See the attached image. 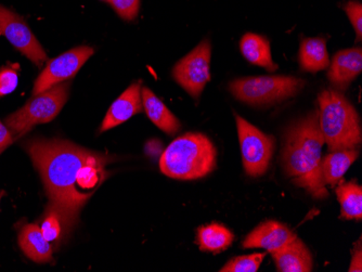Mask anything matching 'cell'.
Listing matches in <instances>:
<instances>
[{
  "label": "cell",
  "mask_w": 362,
  "mask_h": 272,
  "mask_svg": "<svg viewBox=\"0 0 362 272\" xmlns=\"http://www.w3.org/2000/svg\"><path fill=\"white\" fill-rule=\"evenodd\" d=\"M40 231H42L44 237H46L49 243H54L56 245H60L63 237L66 235L65 231L64 223L61 218L59 213L57 212L52 206L47 207L46 213H45L44 219H42V225H40Z\"/></svg>",
  "instance_id": "obj_22"
},
{
  "label": "cell",
  "mask_w": 362,
  "mask_h": 272,
  "mask_svg": "<svg viewBox=\"0 0 362 272\" xmlns=\"http://www.w3.org/2000/svg\"><path fill=\"white\" fill-rule=\"evenodd\" d=\"M217 166V149L209 137L189 133L177 138L163 152V174L179 180H194L211 174Z\"/></svg>",
  "instance_id": "obj_3"
},
{
  "label": "cell",
  "mask_w": 362,
  "mask_h": 272,
  "mask_svg": "<svg viewBox=\"0 0 362 272\" xmlns=\"http://www.w3.org/2000/svg\"><path fill=\"white\" fill-rule=\"evenodd\" d=\"M0 34H3L16 49L23 56L30 59L36 66H42L47 61V54L44 48L23 18L19 14L0 5Z\"/></svg>",
  "instance_id": "obj_9"
},
{
  "label": "cell",
  "mask_w": 362,
  "mask_h": 272,
  "mask_svg": "<svg viewBox=\"0 0 362 272\" xmlns=\"http://www.w3.org/2000/svg\"><path fill=\"white\" fill-rule=\"evenodd\" d=\"M70 86V82H63L34 95L23 107L8 117L6 126L13 138L22 137L34 126L52 121L68 101Z\"/></svg>",
  "instance_id": "obj_5"
},
{
  "label": "cell",
  "mask_w": 362,
  "mask_h": 272,
  "mask_svg": "<svg viewBox=\"0 0 362 272\" xmlns=\"http://www.w3.org/2000/svg\"><path fill=\"white\" fill-rule=\"evenodd\" d=\"M323 145L318 109L291 124L282 142L281 161L286 177L318 200L329 196L321 172Z\"/></svg>",
  "instance_id": "obj_2"
},
{
  "label": "cell",
  "mask_w": 362,
  "mask_h": 272,
  "mask_svg": "<svg viewBox=\"0 0 362 272\" xmlns=\"http://www.w3.org/2000/svg\"><path fill=\"white\" fill-rule=\"evenodd\" d=\"M319 127L330 151L358 149L361 124L357 111L341 93L327 89L319 95Z\"/></svg>",
  "instance_id": "obj_4"
},
{
  "label": "cell",
  "mask_w": 362,
  "mask_h": 272,
  "mask_svg": "<svg viewBox=\"0 0 362 272\" xmlns=\"http://www.w3.org/2000/svg\"><path fill=\"white\" fill-rule=\"evenodd\" d=\"M335 192L341 204V218L361 220L362 187L356 182H346L339 184Z\"/></svg>",
  "instance_id": "obj_21"
},
{
  "label": "cell",
  "mask_w": 362,
  "mask_h": 272,
  "mask_svg": "<svg viewBox=\"0 0 362 272\" xmlns=\"http://www.w3.org/2000/svg\"><path fill=\"white\" fill-rule=\"evenodd\" d=\"M197 239L201 251L218 254L229 249L235 235L227 227L215 223L197 229Z\"/></svg>",
  "instance_id": "obj_20"
},
{
  "label": "cell",
  "mask_w": 362,
  "mask_h": 272,
  "mask_svg": "<svg viewBox=\"0 0 362 272\" xmlns=\"http://www.w3.org/2000/svg\"><path fill=\"white\" fill-rule=\"evenodd\" d=\"M359 156V150H339L327 154L321 160V172L325 186L335 187L343 179L344 175L351 167V164Z\"/></svg>",
  "instance_id": "obj_17"
},
{
  "label": "cell",
  "mask_w": 362,
  "mask_h": 272,
  "mask_svg": "<svg viewBox=\"0 0 362 272\" xmlns=\"http://www.w3.org/2000/svg\"><path fill=\"white\" fill-rule=\"evenodd\" d=\"M357 249L354 252L353 259H351V266H349V271L351 272H361L362 271V253H361V244L359 243L357 244Z\"/></svg>",
  "instance_id": "obj_28"
},
{
  "label": "cell",
  "mask_w": 362,
  "mask_h": 272,
  "mask_svg": "<svg viewBox=\"0 0 362 272\" xmlns=\"http://www.w3.org/2000/svg\"><path fill=\"white\" fill-rule=\"evenodd\" d=\"M345 12L349 16L356 33H357V40H361L362 36V6L360 1H349L345 7Z\"/></svg>",
  "instance_id": "obj_26"
},
{
  "label": "cell",
  "mask_w": 362,
  "mask_h": 272,
  "mask_svg": "<svg viewBox=\"0 0 362 272\" xmlns=\"http://www.w3.org/2000/svg\"><path fill=\"white\" fill-rule=\"evenodd\" d=\"M300 68L306 72L317 73L330 66L327 44L322 37L304 38L300 48Z\"/></svg>",
  "instance_id": "obj_19"
},
{
  "label": "cell",
  "mask_w": 362,
  "mask_h": 272,
  "mask_svg": "<svg viewBox=\"0 0 362 272\" xmlns=\"http://www.w3.org/2000/svg\"><path fill=\"white\" fill-rule=\"evenodd\" d=\"M266 253H255L252 255L238 256L230 259L219 271L221 272H256L259 269Z\"/></svg>",
  "instance_id": "obj_23"
},
{
  "label": "cell",
  "mask_w": 362,
  "mask_h": 272,
  "mask_svg": "<svg viewBox=\"0 0 362 272\" xmlns=\"http://www.w3.org/2000/svg\"><path fill=\"white\" fill-rule=\"evenodd\" d=\"M4 196V191L0 190V200H1V198H3Z\"/></svg>",
  "instance_id": "obj_29"
},
{
  "label": "cell",
  "mask_w": 362,
  "mask_h": 272,
  "mask_svg": "<svg viewBox=\"0 0 362 272\" xmlns=\"http://www.w3.org/2000/svg\"><path fill=\"white\" fill-rule=\"evenodd\" d=\"M211 42L204 40L173 70L175 81L193 98H199L211 81Z\"/></svg>",
  "instance_id": "obj_8"
},
{
  "label": "cell",
  "mask_w": 362,
  "mask_h": 272,
  "mask_svg": "<svg viewBox=\"0 0 362 272\" xmlns=\"http://www.w3.org/2000/svg\"><path fill=\"white\" fill-rule=\"evenodd\" d=\"M19 66H11L0 68V98L11 93L19 84Z\"/></svg>",
  "instance_id": "obj_24"
},
{
  "label": "cell",
  "mask_w": 362,
  "mask_h": 272,
  "mask_svg": "<svg viewBox=\"0 0 362 272\" xmlns=\"http://www.w3.org/2000/svg\"><path fill=\"white\" fill-rule=\"evenodd\" d=\"M242 162L246 175L260 177L267 172L276 149V140L235 114Z\"/></svg>",
  "instance_id": "obj_7"
},
{
  "label": "cell",
  "mask_w": 362,
  "mask_h": 272,
  "mask_svg": "<svg viewBox=\"0 0 362 272\" xmlns=\"http://www.w3.org/2000/svg\"><path fill=\"white\" fill-rule=\"evenodd\" d=\"M0 153H1V151H0Z\"/></svg>",
  "instance_id": "obj_31"
},
{
  "label": "cell",
  "mask_w": 362,
  "mask_h": 272,
  "mask_svg": "<svg viewBox=\"0 0 362 272\" xmlns=\"http://www.w3.org/2000/svg\"><path fill=\"white\" fill-rule=\"evenodd\" d=\"M142 110H144V105H142L141 83H134L119 95L117 100L114 101L103 119L100 131H109L111 128L125 123L130 117L141 113Z\"/></svg>",
  "instance_id": "obj_12"
},
{
  "label": "cell",
  "mask_w": 362,
  "mask_h": 272,
  "mask_svg": "<svg viewBox=\"0 0 362 272\" xmlns=\"http://www.w3.org/2000/svg\"><path fill=\"white\" fill-rule=\"evenodd\" d=\"M103 1H105V3H110V0H103Z\"/></svg>",
  "instance_id": "obj_30"
},
{
  "label": "cell",
  "mask_w": 362,
  "mask_h": 272,
  "mask_svg": "<svg viewBox=\"0 0 362 272\" xmlns=\"http://www.w3.org/2000/svg\"><path fill=\"white\" fill-rule=\"evenodd\" d=\"M109 4L126 21H133L139 13L140 0H110Z\"/></svg>",
  "instance_id": "obj_25"
},
{
  "label": "cell",
  "mask_w": 362,
  "mask_h": 272,
  "mask_svg": "<svg viewBox=\"0 0 362 272\" xmlns=\"http://www.w3.org/2000/svg\"><path fill=\"white\" fill-rule=\"evenodd\" d=\"M19 244L23 253L35 263L54 261L52 243L47 241L37 225H28L19 235Z\"/></svg>",
  "instance_id": "obj_15"
},
{
  "label": "cell",
  "mask_w": 362,
  "mask_h": 272,
  "mask_svg": "<svg viewBox=\"0 0 362 272\" xmlns=\"http://www.w3.org/2000/svg\"><path fill=\"white\" fill-rule=\"evenodd\" d=\"M93 52L95 50L91 47H77L50 61L36 79L33 95L73 78Z\"/></svg>",
  "instance_id": "obj_10"
},
{
  "label": "cell",
  "mask_w": 362,
  "mask_h": 272,
  "mask_svg": "<svg viewBox=\"0 0 362 272\" xmlns=\"http://www.w3.org/2000/svg\"><path fill=\"white\" fill-rule=\"evenodd\" d=\"M240 49L244 58L254 66H262L270 72L278 70V66L272 60L269 40L264 36L245 34L240 42Z\"/></svg>",
  "instance_id": "obj_18"
},
{
  "label": "cell",
  "mask_w": 362,
  "mask_h": 272,
  "mask_svg": "<svg viewBox=\"0 0 362 272\" xmlns=\"http://www.w3.org/2000/svg\"><path fill=\"white\" fill-rule=\"evenodd\" d=\"M298 235L284 223L276 220H266L260 223L245 237L243 249H264L269 253L286 247Z\"/></svg>",
  "instance_id": "obj_11"
},
{
  "label": "cell",
  "mask_w": 362,
  "mask_h": 272,
  "mask_svg": "<svg viewBox=\"0 0 362 272\" xmlns=\"http://www.w3.org/2000/svg\"><path fill=\"white\" fill-rule=\"evenodd\" d=\"M272 256L279 272H310L314 268L310 251L298 237Z\"/></svg>",
  "instance_id": "obj_14"
},
{
  "label": "cell",
  "mask_w": 362,
  "mask_h": 272,
  "mask_svg": "<svg viewBox=\"0 0 362 272\" xmlns=\"http://www.w3.org/2000/svg\"><path fill=\"white\" fill-rule=\"evenodd\" d=\"M26 150L42 176L49 206L59 213L69 235L86 203L77 189L79 170L98 153L61 140H32Z\"/></svg>",
  "instance_id": "obj_1"
},
{
  "label": "cell",
  "mask_w": 362,
  "mask_h": 272,
  "mask_svg": "<svg viewBox=\"0 0 362 272\" xmlns=\"http://www.w3.org/2000/svg\"><path fill=\"white\" fill-rule=\"evenodd\" d=\"M305 82L292 76L244 77L230 83L229 89L238 100L251 105L280 102L298 95Z\"/></svg>",
  "instance_id": "obj_6"
},
{
  "label": "cell",
  "mask_w": 362,
  "mask_h": 272,
  "mask_svg": "<svg viewBox=\"0 0 362 272\" xmlns=\"http://www.w3.org/2000/svg\"><path fill=\"white\" fill-rule=\"evenodd\" d=\"M362 71V50L360 47L337 52L331 62L327 77L335 88L345 90Z\"/></svg>",
  "instance_id": "obj_13"
},
{
  "label": "cell",
  "mask_w": 362,
  "mask_h": 272,
  "mask_svg": "<svg viewBox=\"0 0 362 272\" xmlns=\"http://www.w3.org/2000/svg\"><path fill=\"white\" fill-rule=\"evenodd\" d=\"M141 97L146 115L154 125L168 135L178 133L181 127L180 122L149 88L141 89Z\"/></svg>",
  "instance_id": "obj_16"
},
{
  "label": "cell",
  "mask_w": 362,
  "mask_h": 272,
  "mask_svg": "<svg viewBox=\"0 0 362 272\" xmlns=\"http://www.w3.org/2000/svg\"><path fill=\"white\" fill-rule=\"evenodd\" d=\"M13 139V136L10 133L7 126L3 122H0V151L3 152L6 148L9 147Z\"/></svg>",
  "instance_id": "obj_27"
}]
</instances>
